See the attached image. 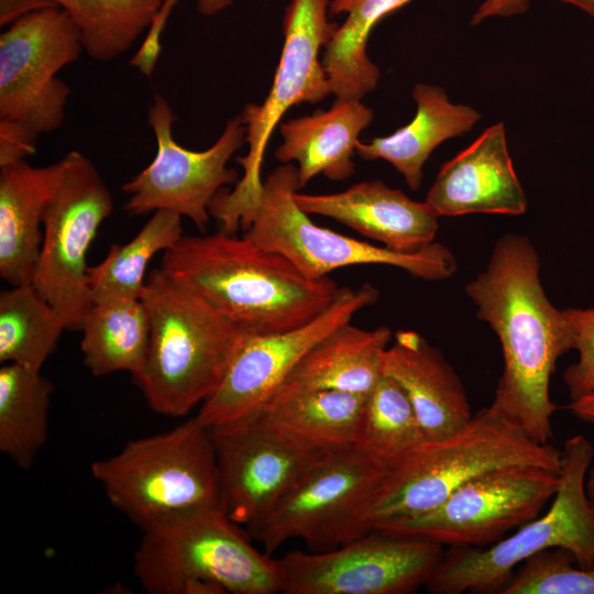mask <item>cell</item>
I'll return each mask as SVG.
<instances>
[{
	"instance_id": "obj_1",
	"label": "cell",
	"mask_w": 594,
	"mask_h": 594,
	"mask_svg": "<svg viewBox=\"0 0 594 594\" xmlns=\"http://www.w3.org/2000/svg\"><path fill=\"white\" fill-rule=\"evenodd\" d=\"M540 261L526 235L507 233L465 294L502 345L504 366L490 405L538 443L552 438L549 387L560 356L575 348L573 326L548 299Z\"/></svg>"
},
{
	"instance_id": "obj_2",
	"label": "cell",
	"mask_w": 594,
	"mask_h": 594,
	"mask_svg": "<svg viewBox=\"0 0 594 594\" xmlns=\"http://www.w3.org/2000/svg\"><path fill=\"white\" fill-rule=\"evenodd\" d=\"M160 267L249 334L307 324L341 289L329 276L309 279L282 254L222 229L183 235L164 252Z\"/></svg>"
},
{
	"instance_id": "obj_3",
	"label": "cell",
	"mask_w": 594,
	"mask_h": 594,
	"mask_svg": "<svg viewBox=\"0 0 594 594\" xmlns=\"http://www.w3.org/2000/svg\"><path fill=\"white\" fill-rule=\"evenodd\" d=\"M142 300L150 340L133 380L152 410L185 416L220 386L245 332L161 267L147 275Z\"/></svg>"
},
{
	"instance_id": "obj_4",
	"label": "cell",
	"mask_w": 594,
	"mask_h": 594,
	"mask_svg": "<svg viewBox=\"0 0 594 594\" xmlns=\"http://www.w3.org/2000/svg\"><path fill=\"white\" fill-rule=\"evenodd\" d=\"M516 464L560 471L561 450L536 442L487 406L460 431L422 441L392 465L363 508L361 528L366 534L380 524L427 513L468 481Z\"/></svg>"
},
{
	"instance_id": "obj_5",
	"label": "cell",
	"mask_w": 594,
	"mask_h": 594,
	"mask_svg": "<svg viewBox=\"0 0 594 594\" xmlns=\"http://www.w3.org/2000/svg\"><path fill=\"white\" fill-rule=\"evenodd\" d=\"M142 532L133 572L150 594L279 593L276 559L221 508L177 514Z\"/></svg>"
},
{
	"instance_id": "obj_6",
	"label": "cell",
	"mask_w": 594,
	"mask_h": 594,
	"mask_svg": "<svg viewBox=\"0 0 594 594\" xmlns=\"http://www.w3.org/2000/svg\"><path fill=\"white\" fill-rule=\"evenodd\" d=\"M90 470L109 503L141 530L177 514L221 508L210 429L196 417L128 441Z\"/></svg>"
},
{
	"instance_id": "obj_7",
	"label": "cell",
	"mask_w": 594,
	"mask_h": 594,
	"mask_svg": "<svg viewBox=\"0 0 594 594\" xmlns=\"http://www.w3.org/2000/svg\"><path fill=\"white\" fill-rule=\"evenodd\" d=\"M594 446L583 435L569 438L561 450L559 486L546 514L485 547H449L426 583L435 594L498 593L515 569L547 549L569 551L583 568L594 565V509L585 480Z\"/></svg>"
},
{
	"instance_id": "obj_8",
	"label": "cell",
	"mask_w": 594,
	"mask_h": 594,
	"mask_svg": "<svg viewBox=\"0 0 594 594\" xmlns=\"http://www.w3.org/2000/svg\"><path fill=\"white\" fill-rule=\"evenodd\" d=\"M330 0H290L283 21L284 43L273 84L263 103H248L240 114L246 127L249 151L238 157L243 177L231 191L220 190L209 212L222 230L235 233L244 228L262 190V164L266 145L278 122L293 107L317 103L331 95L320 50L338 25L328 19Z\"/></svg>"
},
{
	"instance_id": "obj_9",
	"label": "cell",
	"mask_w": 594,
	"mask_h": 594,
	"mask_svg": "<svg viewBox=\"0 0 594 594\" xmlns=\"http://www.w3.org/2000/svg\"><path fill=\"white\" fill-rule=\"evenodd\" d=\"M298 170L290 163L276 167L262 190L245 227V237L286 257L305 277L320 279L352 265L381 264L402 268L425 280H443L457 272V261L443 244L400 252L316 224L295 202Z\"/></svg>"
},
{
	"instance_id": "obj_10",
	"label": "cell",
	"mask_w": 594,
	"mask_h": 594,
	"mask_svg": "<svg viewBox=\"0 0 594 594\" xmlns=\"http://www.w3.org/2000/svg\"><path fill=\"white\" fill-rule=\"evenodd\" d=\"M388 466L359 444L328 449L249 535L271 556L302 540L328 551L364 535L361 514Z\"/></svg>"
},
{
	"instance_id": "obj_11",
	"label": "cell",
	"mask_w": 594,
	"mask_h": 594,
	"mask_svg": "<svg viewBox=\"0 0 594 594\" xmlns=\"http://www.w3.org/2000/svg\"><path fill=\"white\" fill-rule=\"evenodd\" d=\"M43 218V242L33 284L58 311L65 327L80 331L94 306L87 253L113 199L94 163L78 151L62 160Z\"/></svg>"
},
{
	"instance_id": "obj_12",
	"label": "cell",
	"mask_w": 594,
	"mask_h": 594,
	"mask_svg": "<svg viewBox=\"0 0 594 594\" xmlns=\"http://www.w3.org/2000/svg\"><path fill=\"white\" fill-rule=\"evenodd\" d=\"M558 486L559 471L508 465L468 481L427 513L374 529L448 547H485L538 517Z\"/></svg>"
},
{
	"instance_id": "obj_13",
	"label": "cell",
	"mask_w": 594,
	"mask_h": 594,
	"mask_svg": "<svg viewBox=\"0 0 594 594\" xmlns=\"http://www.w3.org/2000/svg\"><path fill=\"white\" fill-rule=\"evenodd\" d=\"M209 429L218 465L221 509L248 531L330 449L283 428L263 409Z\"/></svg>"
},
{
	"instance_id": "obj_14",
	"label": "cell",
	"mask_w": 594,
	"mask_h": 594,
	"mask_svg": "<svg viewBox=\"0 0 594 594\" xmlns=\"http://www.w3.org/2000/svg\"><path fill=\"white\" fill-rule=\"evenodd\" d=\"M443 546L370 530L338 548L276 559L279 593L409 594L426 585Z\"/></svg>"
},
{
	"instance_id": "obj_15",
	"label": "cell",
	"mask_w": 594,
	"mask_h": 594,
	"mask_svg": "<svg viewBox=\"0 0 594 594\" xmlns=\"http://www.w3.org/2000/svg\"><path fill=\"white\" fill-rule=\"evenodd\" d=\"M82 51L75 25L58 7L12 22L0 35V120L37 138L58 129L70 89L56 75Z\"/></svg>"
},
{
	"instance_id": "obj_16",
	"label": "cell",
	"mask_w": 594,
	"mask_h": 594,
	"mask_svg": "<svg viewBox=\"0 0 594 594\" xmlns=\"http://www.w3.org/2000/svg\"><path fill=\"white\" fill-rule=\"evenodd\" d=\"M175 120L166 99L156 95L147 117L157 144L156 155L122 186L130 196L124 209L131 215L173 211L204 231L213 197L224 185L238 182V172L228 167V162L246 143V127L240 116L231 118L212 146L197 152L175 141Z\"/></svg>"
},
{
	"instance_id": "obj_17",
	"label": "cell",
	"mask_w": 594,
	"mask_h": 594,
	"mask_svg": "<svg viewBox=\"0 0 594 594\" xmlns=\"http://www.w3.org/2000/svg\"><path fill=\"white\" fill-rule=\"evenodd\" d=\"M377 299V288L369 283L341 287L334 301L307 324L275 334L245 333L220 386L195 417L211 427L262 409L312 345Z\"/></svg>"
},
{
	"instance_id": "obj_18",
	"label": "cell",
	"mask_w": 594,
	"mask_h": 594,
	"mask_svg": "<svg viewBox=\"0 0 594 594\" xmlns=\"http://www.w3.org/2000/svg\"><path fill=\"white\" fill-rule=\"evenodd\" d=\"M425 201L441 216L522 215L527 198L507 148L503 122L488 127L440 168Z\"/></svg>"
},
{
	"instance_id": "obj_19",
	"label": "cell",
	"mask_w": 594,
	"mask_h": 594,
	"mask_svg": "<svg viewBox=\"0 0 594 594\" xmlns=\"http://www.w3.org/2000/svg\"><path fill=\"white\" fill-rule=\"evenodd\" d=\"M294 199L308 215L331 218L400 252H415L431 244L439 228V216L426 201H415L378 179L361 182L336 194L296 191Z\"/></svg>"
},
{
	"instance_id": "obj_20",
	"label": "cell",
	"mask_w": 594,
	"mask_h": 594,
	"mask_svg": "<svg viewBox=\"0 0 594 594\" xmlns=\"http://www.w3.org/2000/svg\"><path fill=\"white\" fill-rule=\"evenodd\" d=\"M384 374L407 394L425 441L451 436L473 418L464 386L442 353L413 330H398L383 360Z\"/></svg>"
},
{
	"instance_id": "obj_21",
	"label": "cell",
	"mask_w": 594,
	"mask_h": 594,
	"mask_svg": "<svg viewBox=\"0 0 594 594\" xmlns=\"http://www.w3.org/2000/svg\"><path fill=\"white\" fill-rule=\"evenodd\" d=\"M61 170V160L42 167L25 160L0 167V276L11 286L33 283L44 212Z\"/></svg>"
},
{
	"instance_id": "obj_22",
	"label": "cell",
	"mask_w": 594,
	"mask_h": 594,
	"mask_svg": "<svg viewBox=\"0 0 594 594\" xmlns=\"http://www.w3.org/2000/svg\"><path fill=\"white\" fill-rule=\"evenodd\" d=\"M374 117L361 100H336L327 110L288 120L279 125L283 143L275 157L286 164L298 163L299 189L322 174L331 180H344L353 175V155L360 133Z\"/></svg>"
},
{
	"instance_id": "obj_23",
	"label": "cell",
	"mask_w": 594,
	"mask_h": 594,
	"mask_svg": "<svg viewBox=\"0 0 594 594\" xmlns=\"http://www.w3.org/2000/svg\"><path fill=\"white\" fill-rule=\"evenodd\" d=\"M388 327L366 330L346 322L312 345L277 391L336 389L367 396L383 376Z\"/></svg>"
},
{
	"instance_id": "obj_24",
	"label": "cell",
	"mask_w": 594,
	"mask_h": 594,
	"mask_svg": "<svg viewBox=\"0 0 594 594\" xmlns=\"http://www.w3.org/2000/svg\"><path fill=\"white\" fill-rule=\"evenodd\" d=\"M413 97L417 103L414 119L391 135L369 142L359 140L356 154L367 161H387L404 176L408 187L417 190L432 151L443 141L469 132L481 114L470 106L450 102L438 86L419 82Z\"/></svg>"
},
{
	"instance_id": "obj_25",
	"label": "cell",
	"mask_w": 594,
	"mask_h": 594,
	"mask_svg": "<svg viewBox=\"0 0 594 594\" xmlns=\"http://www.w3.org/2000/svg\"><path fill=\"white\" fill-rule=\"evenodd\" d=\"M410 0H330L329 14H345L324 46L322 66L336 100H361L374 90L378 67L366 47L373 28Z\"/></svg>"
},
{
	"instance_id": "obj_26",
	"label": "cell",
	"mask_w": 594,
	"mask_h": 594,
	"mask_svg": "<svg viewBox=\"0 0 594 594\" xmlns=\"http://www.w3.org/2000/svg\"><path fill=\"white\" fill-rule=\"evenodd\" d=\"M366 397L336 389L277 391L262 409L307 441L337 448L359 443Z\"/></svg>"
},
{
	"instance_id": "obj_27",
	"label": "cell",
	"mask_w": 594,
	"mask_h": 594,
	"mask_svg": "<svg viewBox=\"0 0 594 594\" xmlns=\"http://www.w3.org/2000/svg\"><path fill=\"white\" fill-rule=\"evenodd\" d=\"M80 349L95 376L142 369L148 348L150 317L142 299L95 302L81 327Z\"/></svg>"
},
{
	"instance_id": "obj_28",
	"label": "cell",
	"mask_w": 594,
	"mask_h": 594,
	"mask_svg": "<svg viewBox=\"0 0 594 594\" xmlns=\"http://www.w3.org/2000/svg\"><path fill=\"white\" fill-rule=\"evenodd\" d=\"M53 384L15 363L0 369V451L21 469L32 466L48 435Z\"/></svg>"
},
{
	"instance_id": "obj_29",
	"label": "cell",
	"mask_w": 594,
	"mask_h": 594,
	"mask_svg": "<svg viewBox=\"0 0 594 594\" xmlns=\"http://www.w3.org/2000/svg\"><path fill=\"white\" fill-rule=\"evenodd\" d=\"M183 235L182 216L168 210L154 211L134 238L123 244H112L99 264L88 267L94 304L142 299L150 261L158 252L172 248Z\"/></svg>"
},
{
	"instance_id": "obj_30",
	"label": "cell",
	"mask_w": 594,
	"mask_h": 594,
	"mask_svg": "<svg viewBox=\"0 0 594 594\" xmlns=\"http://www.w3.org/2000/svg\"><path fill=\"white\" fill-rule=\"evenodd\" d=\"M65 323L33 283L0 294V361L34 371L55 349Z\"/></svg>"
},
{
	"instance_id": "obj_31",
	"label": "cell",
	"mask_w": 594,
	"mask_h": 594,
	"mask_svg": "<svg viewBox=\"0 0 594 594\" xmlns=\"http://www.w3.org/2000/svg\"><path fill=\"white\" fill-rule=\"evenodd\" d=\"M69 16L82 50L98 62L124 54L147 29L164 0H50Z\"/></svg>"
},
{
	"instance_id": "obj_32",
	"label": "cell",
	"mask_w": 594,
	"mask_h": 594,
	"mask_svg": "<svg viewBox=\"0 0 594 594\" xmlns=\"http://www.w3.org/2000/svg\"><path fill=\"white\" fill-rule=\"evenodd\" d=\"M422 441L407 394L393 377L383 374L366 397L358 444L389 469Z\"/></svg>"
},
{
	"instance_id": "obj_33",
	"label": "cell",
	"mask_w": 594,
	"mask_h": 594,
	"mask_svg": "<svg viewBox=\"0 0 594 594\" xmlns=\"http://www.w3.org/2000/svg\"><path fill=\"white\" fill-rule=\"evenodd\" d=\"M501 594H594V565L580 566L564 549H547L520 563Z\"/></svg>"
},
{
	"instance_id": "obj_34",
	"label": "cell",
	"mask_w": 594,
	"mask_h": 594,
	"mask_svg": "<svg viewBox=\"0 0 594 594\" xmlns=\"http://www.w3.org/2000/svg\"><path fill=\"white\" fill-rule=\"evenodd\" d=\"M564 312L575 333L578 360L563 374L570 399L594 391V308H568Z\"/></svg>"
},
{
	"instance_id": "obj_35",
	"label": "cell",
	"mask_w": 594,
	"mask_h": 594,
	"mask_svg": "<svg viewBox=\"0 0 594 594\" xmlns=\"http://www.w3.org/2000/svg\"><path fill=\"white\" fill-rule=\"evenodd\" d=\"M179 0H164L158 11L154 15L147 33L139 46L135 54L130 59V66L136 68L141 74L151 77L156 66L162 51L161 36L165 30L167 21L172 15Z\"/></svg>"
},
{
	"instance_id": "obj_36",
	"label": "cell",
	"mask_w": 594,
	"mask_h": 594,
	"mask_svg": "<svg viewBox=\"0 0 594 594\" xmlns=\"http://www.w3.org/2000/svg\"><path fill=\"white\" fill-rule=\"evenodd\" d=\"M37 136L23 127L0 120V167L24 161L35 153Z\"/></svg>"
},
{
	"instance_id": "obj_37",
	"label": "cell",
	"mask_w": 594,
	"mask_h": 594,
	"mask_svg": "<svg viewBox=\"0 0 594 594\" xmlns=\"http://www.w3.org/2000/svg\"><path fill=\"white\" fill-rule=\"evenodd\" d=\"M530 0H484L473 13L471 24L476 25L486 19L522 14L528 11Z\"/></svg>"
},
{
	"instance_id": "obj_38",
	"label": "cell",
	"mask_w": 594,
	"mask_h": 594,
	"mask_svg": "<svg viewBox=\"0 0 594 594\" xmlns=\"http://www.w3.org/2000/svg\"><path fill=\"white\" fill-rule=\"evenodd\" d=\"M50 7L56 6L50 0H0V25H7L30 12Z\"/></svg>"
},
{
	"instance_id": "obj_39",
	"label": "cell",
	"mask_w": 594,
	"mask_h": 594,
	"mask_svg": "<svg viewBox=\"0 0 594 594\" xmlns=\"http://www.w3.org/2000/svg\"><path fill=\"white\" fill-rule=\"evenodd\" d=\"M566 409L576 418L594 424V391L579 398L570 400Z\"/></svg>"
},
{
	"instance_id": "obj_40",
	"label": "cell",
	"mask_w": 594,
	"mask_h": 594,
	"mask_svg": "<svg viewBox=\"0 0 594 594\" xmlns=\"http://www.w3.org/2000/svg\"><path fill=\"white\" fill-rule=\"evenodd\" d=\"M234 0H196V7L199 13L204 15H213L229 8Z\"/></svg>"
},
{
	"instance_id": "obj_41",
	"label": "cell",
	"mask_w": 594,
	"mask_h": 594,
	"mask_svg": "<svg viewBox=\"0 0 594 594\" xmlns=\"http://www.w3.org/2000/svg\"><path fill=\"white\" fill-rule=\"evenodd\" d=\"M585 490L588 497V501L594 509V462L591 463L586 480H585Z\"/></svg>"
},
{
	"instance_id": "obj_42",
	"label": "cell",
	"mask_w": 594,
	"mask_h": 594,
	"mask_svg": "<svg viewBox=\"0 0 594 594\" xmlns=\"http://www.w3.org/2000/svg\"><path fill=\"white\" fill-rule=\"evenodd\" d=\"M568 4H572L585 13L594 16V0H559Z\"/></svg>"
}]
</instances>
